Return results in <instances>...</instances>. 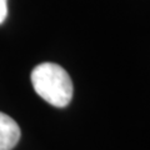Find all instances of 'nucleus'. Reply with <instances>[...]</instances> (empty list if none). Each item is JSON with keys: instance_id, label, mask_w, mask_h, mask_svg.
<instances>
[{"instance_id": "obj_1", "label": "nucleus", "mask_w": 150, "mask_h": 150, "mask_svg": "<svg viewBox=\"0 0 150 150\" xmlns=\"http://www.w3.org/2000/svg\"><path fill=\"white\" fill-rule=\"evenodd\" d=\"M31 84L41 99L56 108H65L73 98V81L67 70L54 63H43L31 71Z\"/></svg>"}, {"instance_id": "obj_2", "label": "nucleus", "mask_w": 150, "mask_h": 150, "mask_svg": "<svg viewBox=\"0 0 150 150\" xmlns=\"http://www.w3.org/2000/svg\"><path fill=\"white\" fill-rule=\"evenodd\" d=\"M20 139V128L16 121L0 111V150H11Z\"/></svg>"}, {"instance_id": "obj_3", "label": "nucleus", "mask_w": 150, "mask_h": 150, "mask_svg": "<svg viewBox=\"0 0 150 150\" xmlns=\"http://www.w3.org/2000/svg\"><path fill=\"white\" fill-rule=\"evenodd\" d=\"M8 0H0V24H3L8 15Z\"/></svg>"}]
</instances>
